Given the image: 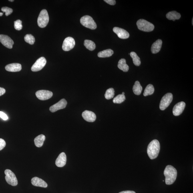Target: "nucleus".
Listing matches in <instances>:
<instances>
[{
  "mask_svg": "<svg viewBox=\"0 0 193 193\" xmlns=\"http://www.w3.org/2000/svg\"><path fill=\"white\" fill-rule=\"evenodd\" d=\"M49 21V17L48 13L46 10L43 9L40 13L38 18V25L42 28L45 27Z\"/></svg>",
  "mask_w": 193,
  "mask_h": 193,
  "instance_id": "20e7f679",
  "label": "nucleus"
},
{
  "mask_svg": "<svg viewBox=\"0 0 193 193\" xmlns=\"http://www.w3.org/2000/svg\"><path fill=\"white\" fill-rule=\"evenodd\" d=\"M35 95L39 100L44 101L51 98L53 94L50 91L42 90L37 91L35 93Z\"/></svg>",
  "mask_w": 193,
  "mask_h": 193,
  "instance_id": "1a4fd4ad",
  "label": "nucleus"
},
{
  "mask_svg": "<svg viewBox=\"0 0 193 193\" xmlns=\"http://www.w3.org/2000/svg\"><path fill=\"white\" fill-rule=\"evenodd\" d=\"M185 106V103L184 102H181L177 103L173 108V115L175 116H178L181 114Z\"/></svg>",
  "mask_w": 193,
  "mask_h": 193,
  "instance_id": "ddd939ff",
  "label": "nucleus"
},
{
  "mask_svg": "<svg viewBox=\"0 0 193 193\" xmlns=\"http://www.w3.org/2000/svg\"><path fill=\"white\" fill-rule=\"evenodd\" d=\"M47 61L44 57H41L38 59L31 68L33 72H37L41 70L45 66Z\"/></svg>",
  "mask_w": 193,
  "mask_h": 193,
  "instance_id": "6e6552de",
  "label": "nucleus"
},
{
  "mask_svg": "<svg viewBox=\"0 0 193 193\" xmlns=\"http://www.w3.org/2000/svg\"><path fill=\"white\" fill-rule=\"evenodd\" d=\"M3 15V13H0V16H2V15Z\"/></svg>",
  "mask_w": 193,
  "mask_h": 193,
  "instance_id": "4c0bfd02",
  "label": "nucleus"
},
{
  "mask_svg": "<svg viewBox=\"0 0 193 193\" xmlns=\"http://www.w3.org/2000/svg\"><path fill=\"white\" fill-rule=\"evenodd\" d=\"M6 70L11 72H17L21 71L22 65L20 64L14 63L6 65L5 67Z\"/></svg>",
  "mask_w": 193,
  "mask_h": 193,
  "instance_id": "a211bd4d",
  "label": "nucleus"
},
{
  "mask_svg": "<svg viewBox=\"0 0 193 193\" xmlns=\"http://www.w3.org/2000/svg\"><path fill=\"white\" fill-rule=\"evenodd\" d=\"M80 22L82 25L85 27L92 30L97 28L96 23L93 18L89 15H85L80 19Z\"/></svg>",
  "mask_w": 193,
  "mask_h": 193,
  "instance_id": "39448f33",
  "label": "nucleus"
},
{
  "mask_svg": "<svg viewBox=\"0 0 193 193\" xmlns=\"http://www.w3.org/2000/svg\"><path fill=\"white\" fill-rule=\"evenodd\" d=\"M0 42L6 47L12 49L14 45V42L11 38L5 35H0Z\"/></svg>",
  "mask_w": 193,
  "mask_h": 193,
  "instance_id": "f8f14e48",
  "label": "nucleus"
},
{
  "mask_svg": "<svg viewBox=\"0 0 193 193\" xmlns=\"http://www.w3.org/2000/svg\"><path fill=\"white\" fill-rule=\"evenodd\" d=\"M1 10L3 12L5 13V15L7 16L10 15L13 12L12 9L8 7H3L2 8Z\"/></svg>",
  "mask_w": 193,
  "mask_h": 193,
  "instance_id": "2f4dec72",
  "label": "nucleus"
},
{
  "mask_svg": "<svg viewBox=\"0 0 193 193\" xmlns=\"http://www.w3.org/2000/svg\"><path fill=\"white\" fill-rule=\"evenodd\" d=\"M104 1L111 5H115L116 3L115 0H105Z\"/></svg>",
  "mask_w": 193,
  "mask_h": 193,
  "instance_id": "f704fd0d",
  "label": "nucleus"
},
{
  "mask_svg": "<svg viewBox=\"0 0 193 193\" xmlns=\"http://www.w3.org/2000/svg\"><path fill=\"white\" fill-rule=\"evenodd\" d=\"M113 51L111 49H107L100 52L98 54V56L99 58H106L110 57L113 55Z\"/></svg>",
  "mask_w": 193,
  "mask_h": 193,
  "instance_id": "5701e85b",
  "label": "nucleus"
},
{
  "mask_svg": "<svg viewBox=\"0 0 193 193\" xmlns=\"http://www.w3.org/2000/svg\"><path fill=\"white\" fill-rule=\"evenodd\" d=\"M67 161V157L65 153H61L59 154L55 161V165L57 167L62 168L66 164Z\"/></svg>",
  "mask_w": 193,
  "mask_h": 193,
  "instance_id": "dca6fc26",
  "label": "nucleus"
},
{
  "mask_svg": "<svg viewBox=\"0 0 193 193\" xmlns=\"http://www.w3.org/2000/svg\"><path fill=\"white\" fill-rule=\"evenodd\" d=\"M45 137L44 135H41L36 137L34 140L35 144L38 148H41L43 146L45 140Z\"/></svg>",
  "mask_w": 193,
  "mask_h": 193,
  "instance_id": "412c9836",
  "label": "nucleus"
},
{
  "mask_svg": "<svg viewBox=\"0 0 193 193\" xmlns=\"http://www.w3.org/2000/svg\"><path fill=\"white\" fill-rule=\"evenodd\" d=\"M5 179L8 184L12 186H16L18 185V180L15 175L9 169L5 171Z\"/></svg>",
  "mask_w": 193,
  "mask_h": 193,
  "instance_id": "423d86ee",
  "label": "nucleus"
},
{
  "mask_svg": "<svg viewBox=\"0 0 193 193\" xmlns=\"http://www.w3.org/2000/svg\"><path fill=\"white\" fill-rule=\"evenodd\" d=\"M137 25L139 30L144 32H150L154 30L155 28L154 25L144 19L137 21Z\"/></svg>",
  "mask_w": 193,
  "mask_h": 193,
  "instance_id": "7ed1b4c3",
  "label": "nucleus"
},
{
  "mask_svg": "<svg viewBox=\"0 0 193 193\" xmlns=\"http://www.w3.org/2000/svg\"><path fill=\"white\" fill-rule=\"evenodd\" d=\"M25 40L27 43L32 45L34 44L35 41V37L31 34H27L25 35Z\"/></svg>",
  "mask_w": 193,
  "mask_h": 193,
  "instance_id": "c756f323",
  "label": "nucleus"
},
{
  "mask_svg": "<svg viewBox=\"0 0 193 193\" xmlns=\"http://www.w3.org/2000/svg\"><path fill=\"white\" fill-rule=\"evenodd\" d=\"M165 182L168 185H172L176 181L178 175L176 169L171 165H168L164 171Z\"/></svg>",
  "mask_w": 193,
  "mask_h": 193,
  "instance_id": "f257e3e1",
  "label": "nucleus"
},
{
  "mask_svg": "<svg viewBox=\"0 0 193 193\" xmlns=\"http://www.w3.org/2000/svg\"><path fill=\"white\" fill-rule=\"evenodd\" d=\"M9 1H10V2H13L14 1L13 0H12V1H11V0H9Z\"/></svg>",
  "mask_w": 193,
  "mask_h": 193,
  "instance_id": "58836bf2",
  "label": "nucleus"
},
{
  "mask_svg": "<svg viewBox=\"0 0 193 193\" xmlns=\"http://www.w3.org/2000/svg\"><path fill=\"white\" fill-rule=\"evenodd\" d=\"M75 45V39L71 37H68L64 41L62 49L65 51L71 50L74 47Z\"/></svg>",
  "mask_w": 193,
  "mask_h": 193,
  "instance_id": "9d476101",
  "label": "nucleus"
},
{
  "mask_svg": "<svg viewBox=\"0 0 193 193\" xmlns=\"http://www.w3.org/2000/svg\"><path fill=\"white\" fill-rule=\"evenodd\" d=\"M0 117L4 120H7L8 118L7 115L2 111H0Z\"/></svg>",
  "mask_w": 193,
  "mask_h": 193,
  "instance_id": "72a5a7b5",
  "label": "nucleus"
},
{
  "mask_svg": "<svg viewBox=\"0 0 193 193\" xmlns=\"http://www.w3.org/2000/svg\"><path fill=\"white\" fill-rule=\"evenodd\" d=\"M130 56L133 59L134 64L137 66H139L141 65V62L140 57L137 55V54L132 52L130 53Z\"/></svg>",
  "mask_w": 193,
  "mask_h": 193,
  "instance_id": "393cba45",
  "label": "nucleus"
},
{
  "mask_svg": "<svg viewBox=\"0 0 193 193\" xmlns=\"http://www.w3.org/2000/svg\"><path fill=\"white\" fill-rule=\"evenodd\" d=\"M84 45L87 49L91 51L94 50L96 47L95 43L89 40H85L84 41Z\"/></svg>",
  "mask_w": 193,
  "mask_h": 193,
  "instance_id": "a878e982",
  "label": "nucleus"
},
{
  "mask_svg": "<svg viewBox=\"0 0 193 193\" xmlns=\"http://www.w3.org/2000/svg\"><path fill=\"white\" fill-rule=\"evenodd\" d=\"M122 94L123 95H125V93L124 92H122Z\"/></svg>",
  "mask_w": 193,
  "mask_h": 193,
  "instance_id": "ea45409f",
  "label": "nucleus"
},
{
  "mask_svg": "<svg viewBox=\"0 0 193 193\" xmlns=\"http://www.w3.org/2000/svg\"><path fill=\"white\" fill-rule=\"evenodd\" d=\"M14 27L16 30L18 31H20L22 29V22L20 20H17L14 22Z\"/></svg>",
  "mask_w": 193,
  "mask_h": 193,
  "instance_id": "7c9ffc66",
  "label": "nucleus"
},
{
  "mask_svg": "<svg viewBox=\"0 0 193 193\" xmlns=\"http://www.w3.org/2000/svg\"><path fill=\"white\" fill-rule=\"evenodd\" d=\"M192 25H193V19H192Z\"/></svg>",
  "mask_w": 193,
  "mask_h": 193,
  "instance_id": "a19ab883",
  "label": "nucleus"
},
{
  "mask_svg": "<svg viewBox=\"0 0 193 193\" xmlns=\"http://www.w3.org/2000/svg\"><path fill=\"white\" fill-rule=\"evenodd\" d=\"M67 104L66 100L65 99H61L55 105L51 106L49 108V110L52 112H55L60 109H63L65 108Z\"/></svg>",
  "mask_w": 193,
  "mask_h": 193,
  "instance_id": "9b49d317",
  "label": "nucleus"
},
{
  "mask_svg": "<svg viewBox=\"0 0 193 193\" xmlns=\"http://www.w3.org/2000/svg\"><path fill=\"white\" fill-rule=\"evenodd\" d=\"M6 146L5 141L3 139L0 138V151L3 150Z\"/></svg>",
  "mask_w": 193,
  "mask_h": 193,
  "instance_id": "473e14b6",
  "label": "nucleus"
},
{
  "mask_svg": "<svg viewBox=\"0 0 193 193\" xmlns=\"http://www.w3.org/2000/svg\"><path fill=\"white\" fill-rule=\"evenodd\" d=\"M113 31L117 34L119 38L126 39L128 38L130 34L125 30L120 28L115 27L113 28Z\"/></svg>",
  "mask_w": 193,
  "mask_h": 193,
  "instance_id": "4468645a",
  "label": "nucleus"
},
{
  "mask_svg": "<svg viewBox=\"0 0 193 193\" xmlns=\"http://www.w3.org/2000/svg\"><path fill=\"white\" fill-rule=\"evenodd\" d=\"M83 119L87 122H95L96 119V115L92 111L85 110L82 113Z\"/></svg>",
  "mask_w": 193,
  "mask_h": 193,
  "instance_id": "2eb2a0df",
  "label": "nucleus"
},
{
  "mask_svg": "<svg viewBox=\"0 0 193 193\" xmlns=\"http://www.w3.org/2000/svg\"><path fill=\"white\" fill-rule=\"evenodd\" d=\"M5 89L2 87H0V96H2L5 93Z\"/></svg>",
  "mask_w": 193,
  "mask_h": 193,
  "instance_id": "c9c22d12",
  "label": "nucleus"
},
{
  "mask_svg": "<svg viewBox=\"0 0 193 193\" xmlns=\"http://www.w3.org/2000/svg\"><path fill=\"white\" fill-rule=\"evenodd\" d=\"M155 89L154 86L151 84H149L147 85L145 88L144 93V96H147L148 95H152L154 93Z\"/></svg>",
  "mask_w": 193,
  "mask_h": 193,
  "instance_id": "bb28decb",
  "label": "nucleus"
},
{
  "mask_svg": "<svg viewBox=\"0 0 193 193\" xmlns=\"http://www.w3.org/2000/svg\"><path fill=\"white\" fill-rule=\"evenodd\" d=\"M133 90L135 94L139 95L141 94L142 91V87L138 81H136L133 87Z\"/></svg>",
  "mask_w": 193,
  "mask_h": 193,
  "instance_id": "b1692460",
  "label": "nucleus"
},
{
  "mask_svg": "<svg viewBox=\"0 0 193 193\" xmlns=\"http://www.w3.org/2000/svg\"><path fill=\"white\" fill-rule=\"evenodd\" d=\"M31 183L33 186H35L42 187L44 188H46L48 186L46 182L42 179L36 177L32 179Z\"/></svg>",
  "mask_w": 193,
  "mask_h": 193,
  "instance_id": "f3484780",
  "label": "nucleus"
},
{
  "mask_svg": "<svg viewBox=\"0 0 193 193\" xmlns=\"http://www.w3.org/2000/svg\"><path fill=\"white\" fill-rule=\"evenodd\" d=\"M126 99V97L125 95L122 94L119 95L113 99V102L117 104H120V103L124 102Z\"/></svg>",
  "mask_w": 193,
  "mask_h": 193,
  "instance_id": "cd10ccee",
  "label": "nucleus"
},
{
  "mask_svg": "<svg viewBox=\"0 0 193 193\" xmlns=\"http://www.w3.org/2000/svg\"><path fill=\"white\" fill-rule=\"evenodd\" d=\"M160 150V142L157 140H152L148 145L147 153L151 160H154L158 157Z\"/></svg>",
  "mask_w": 193,
  "mask_h": 193,
  "instance_id": "f03ea898",
  "label": "nucleus"
},
{
  "mask_svg": "<svg viewBox=\"0 0 193 193\" xmlns=\"http://www.w3.org/2000/svg\"><path fill=\"white\" fill-rule=\"evenodd\" d=\"M119 193H136L134 191H122L120 192Z\"/></svg>",
  "mask_w": 193,
  "mask_h": 193,
  "instance_id": "e433bc0d",
  "label": "nucleus"
},
{
  "mask_svg": "<svg viewBox=\"0 0 193 193\" xmlns=\"http://www.w3.org/2000/svg\"><path fill=\"white\" fill-rule=\"evenodd\" d=\"M173 99L172 93H168L163 97L160 104V108L161 110L164 111L168 108Z\"/></svg>",
  "mask_w": 193,
  "mask_h": 193,
  "instance_id": "0eeeda50",
  "label": "nucleus"
},
{
  "mask_svg": "<svg viewBox=\"0 0 193 193\" xmlns=\"http://www.w3.org/2000/svg\"><path fill=\"white\" fill-rule=\"evenodd\" d=\"M115 95V90L113 88H109L105 92V98L107 99H112L114 97Z\"/></svg>",
  "mask_w": 193,
  "mask_h": 193,
  "instance_id": "c85d7f7f",
  "label": "nucleus"
},
{
  "mask_svg": "<svg viewBox=\"0 0 193 193\" xmlns=\"http://www.w3.org/2000/svg\"><path fill=\"white\" fill-rule=\"evenodd\" d=\"M118 67L119 69L124 72H127L129 69L128 65L126 64V59L123 58L121 59L119 61Z\"/></svg>",
  "mask_w": 193,
  "mask_h": 193,
  "instance_id": "4be33fe9",
  "label": "nucleus"
},
{
  "mask_svg": "<svg viewBox=\"0 0 193 193\" xmlns=\"http://www.w3.org/2000/svg\"><path fill=\"white\" fill-rule=\"evenodd\" d=\"M162 42L161 40L158 39L153 44L151 47V52L153 54L158 53L161 48Z\"/></svg>",
  "mask_w": 193,
  "mask_h": 193,
  "instance_id": "6ab92c4d",
  "label": "nucleus"
},
{
  "mask_svg": "<svg viewBox=\"0 0 193 193\" xmlns=\"http://www.w3.org/2000/svg\"><path fill=\"white\" fill-rule=\"evenodd\" d=\"M166 17L167 18L170 20H172L174 21L176 20L180 19L181 15L180 13L177 12L176 11H174L169 12L167 13Z\"/></svg>",
  "mask_w": 193,
  "mask_h": 193,
  "instance_id": "aec40b11",
  "label": "nucleus"
}]
</instances>
